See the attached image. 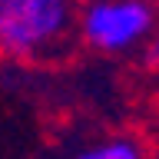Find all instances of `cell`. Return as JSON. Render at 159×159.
Returning <instances> with one entry per match:
<instances>
[{
  "label": "cell",
  "mask_w": 159,
  "mask_h": 159,
  "mask_svg": "<svg viewBox=\"0 0 159 159\" xmlns=\"http://www.w3.org/2000/svg\"><path fill=\"white\" fill-rule=\"evenodd\" d=\"M73 3H76V7H83V3H93V0H73Z\"/></svg>",
  "instance_id": "4"
},
{
  "label": "cell",
  "mask_w": 159,
  "mask_h": 159,
  "mask_svg": "<svg viewBox=\"0 0 159 159\" xmlns=\"http://www.w3.org/2000/svg\"><path fill=\"white\" fill-rule=\"evenodd\" d=\"M73 159H146V146L136 136L113 133V136H103L96 143H86Z\"/></svg>",
  "instance_id": "3"
},
{
  "label": "cell",
  "mask_w": 159,
  "mask_h": 159,
  "mask_svg": "<svg viewBox=\"0 0 159 159\" xmlns=\"http://www.w3.org/2000/svg\"><path fill=\"white\" fill-rule=\"evenodd\" d=\"M76 43L73 0H0V60L57 63Z\"/></svg>",
  "instance_id": "1"
},
{
  "label": "cell",
  "mask_w": 159,
  "mask_h": 159,
  "mask_svg": "<svg viewBox=\"0 0 159 159\" xmlns=\"http://www.w3.org/2000/svg\"><path fill=\"white\" fill-rule=\"evenodd\" d=\"M156 0H93L76 7V40L99 57H129L156 37Z\"/></svg>",
  "instance_id": "2"
}]
</instances>
